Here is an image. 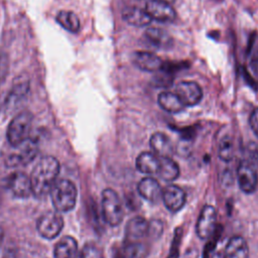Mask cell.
Segmentation results:
<instances>
[{"label": "cell", "mask_w": 258, "mask_h": 258, "mask_svg": "<svg viewBox=\"0 0 258 258\" xmlns=\"http://www.w3.org/2000/svg\"><path fill=\"white\" fill-rule=\"evenodd\" d=\"M59 168L58 160L52 156H44L36 163L30 175L31 191L35 198L41 199L49 194Z\"/></svg>", "instance_id": "cell-1"}, {"label": "cell", "mask_w": 258, "mask_h": 258, "mask_svg": "<svg viewBox=\"0 0 258 258\" xmlns=\"http://www.w3.org/2000/svg\"><path fill=\"white\" fill-rule=\"evenodd\" d=\"M52 205L57 212H69L76 206L78 191L76 185L69 179L54 182L49 191Z\"/></svg>", "instance_id": "cell-2"}, {"label": "cell", "mask_w": 258, "mask_h": 258, "mask_svg": "<svg viewBox=\"0 0 258 258\" xmlns=\"http://www.w3.org/2000/svg\"><path fill=\"white\" fill-rule=\"evenodd\" d=\"M38 153V143L34 138L28 137L21 143L11 146L5 156V163L9 167L23 166L31 162Z\"/></svg>", "instance_id": "cell-3"}, {"label": "cell", "mask_w": 258, "mask_h": 258, "mask_svg": "<svg viewBox=\"0 0 258 258\" xmlns=\"http://www.w3.org/2000/svg\"><path fill=\"white\" fill-rule=\"evenodd\" d=\"M102 213L106 223L112 227L119 226L123 221L122 202L112 188H105L102 192Z\"/></svg>", "instance_id": "cell-4"}, {"label": "cell", "mask_w": 258, "mask_h": 258, "mask_svg": "<svg viewBox=\"0 0 258 258\" xmlns=\"http://www.w3.org/2000/svg\"><path fill=\"white\" fill-rule=\"evenodd\" d=\"M31 123L32 114L28 111H23L17 114L11 120L7 128V140L10 146H15L30 137Z\"/></svg>", "instance_id": "cell-5"}, {"label": "cell", "mask_w": 258, "mask_h": 258, "mask_svg": "<svg viewBox=\"0 0 258 258\" xmlns=\"http://www.w3.org/2000/svg\"><path fill=\"white\" fill-rule=\"evenodd\" d=\"M38 233L45 239H53L63 228V219L58 212H47L43 214L36 223Z\"/></svg>", "instance_id": "cell-6"}, {"label": "cell", "mask_w": 258, "mask_h": 258, "mask_svg": "<svg viewBox=\"0 0 258 258\" xmlns=\"http://www.w3.org/2000/svg\"><path fill=\"white\" fill-rule=\"evenodd\" d=\"M217 212L211 205L203 207L196 225V232L202 240L209 239L216 230Z\"/></svg>", "instance_id": "cell-7"}, {"label": "cell", "mask_w": 258, "mask_h": 258, "mask_svg": "<svg viewBox=\"0 0 258 258\" xmlns=\"http://www.w3.org/2000/svg\"><path fill=\"white\" fill-rule=\"evenodd\" d=\"M237 179L243 192L252 194L258 185V171L249 162L242 159L237 168Z\"/></svg>", "instance_id": "cell-8"}, {"label": "cell", "mask_w": 258, "mask_h": 258, "mask_svg": "<svg viewBox=\"0 0 258 258\" xmlns=\"http://www.w3.org/2000/svg\"><path fill=\"white\" fill-rule=\"evenodd\" d=\"M175 94L184 107L198 105L203 99V90L201 86L192 81H183L176 85Z\"/></svg>", "instance_id": "cell-9"}, {"label": "cell", "mask_w": 258, "mask_h": 258, "mask_svg": "<svg viewBox=\"0 0 258 258\" xmlns=\"http://www.w3.org/2000/svg\"><path fill=\"white\" fill-rule=\"evenodd\" d=\"M145 10L151 19L160 22H170L176 17V11L170 3L165 0H148Z\"/></svg>", "instance_id": "cell-10"}, {"label": "cell", "mask_w": 258, "mask_h": 258, "mask_svg": "<svg viewBox=\"0 0 258 258\" xmlns=\"http://www.w3.org/2000/svg\"><path fill=\"white\" fill-rule=\"evenodd\" d=\"M164 206L171 213L180 211L186 202L185 191L176 184H169L162 189V197Z\"/></svg>", "instance_id": "cell-11"}, {"label": "cell", "mask_w": 258, "mask_h": 258, "mask_svg": "<svg viewBox=\"0 0 258 258\" xmlns=\"http://www.w3.org/2000/svg\"><path fill=\"white\" fill-rule=\"evenodd\" d=\"M131 58L135 67L145 72L157 73L163 66V60L149 51H135L132 53Z\"/></svg>", "instance_id": "cell-12"}, {"label": "cell", "mask_w": 258, "mask_h": 258, "mask_svg": "<svg viewBox=\"0 0 258 258\" xmlns=\"http://www.w3.org/2000/svg\"><path fill=\"white\" fill-rule=\"evenodd\" d=\"M7 186L13 196L20 199L27 198L32 194L30 177L23 172L12 173L7 178Z\"/></svg>", "instance_id": "cell-13"}, {"label": "cell", "mask_w": 258, "mask_h": 258, "mask_svg": "<svg viewBox=\"0 0 258 258\" xmlns=\"http://www.w3.org/2000/svg\"><path fill=\"white\" fill-rule=\"evenodd\" d=\"M162 189L160 183L151 176L143 177L137 185L138 194L150 203H158L161 200Z\"/></svg>", "instance_id": "cell-14"}, {"label": "cell", "mask_w": 258, "mask_h": 258, "mask_svg": "<svg viewBox=\"0 0 258 258\" xmlns=\"http://www.w3.org/2000/svg\"><path fill=\"white\" fill-rule=\"evenodd\" d=\"M149 222L140 216L130 219L125 228L126 241H138L140 238L147 236Z\"/></svg>", "instance_id": "cell-15"}, {"label": "cell", "mask_w": 258, "mask_h": 258, "mask_svg": "<svg viewBox=\"0 0 258 258\" xmlns=\"http://www.w3.org/2000/svg\"><path fill=\"white\" fill-rule=\"evenodd\" d=\"M122 17L128 24L136 27L146 26L152 21L151 17L145 9L143 10L135 6L125 7L122 11Z\"/></svg>", "instance_id": "cell-16"}, {"label": "cell", "mask_w": 258, "mask_h": 258, "mask_svg": "<svg viewBox=\"0 0 258 258\" xmlns=\"http://www.w3.org/2000/svg\"><path fill=\"white\" fill-rule=\"evenodd\" d=\"M150 146L159 157H171L173 154V146L170 139L161 132H155L150 137Z\"/></svg>", "instance_id": "cell-17"}, {"label": "cell", "mask_w": 258, "mask_h": 258, "mask_svg": "<svg viewBox=\"0 0 258 258\" xmlns=\"http://www.w3.org/2000/svg\"><path fill=\"white\" fill-rule=\"evenodd\" d=\"M224 258H249V247L241 236L232 237L225 248Z\"/></svg>", "instance_id": "cell-18"}, {"label": "cell", "mask_w": 258, "mask_h": 258, "mask_svg": "<svg viewBox=\"0 0 258 258\" xmlns=\"http://www.w3.org/2000/svg\"><path fill=\"white\" fill-rule=\"evenodd\" d=\"M136 168L145 174H156L159 166V157L149 151H143L136 157Z\"/></svg>", "instance_id": "cell-19"}, {"label": "cell", "mask_w": 258, "mask_h": 258, "mask_svg": "<svg viewBox=\"0 0 258 258\" xmlns=\"http://www.w3.org/2000/svg\"><path fill=\"white\" fill-rule=\"evenodd\" d=\"M79 249L75 238L66 236L54 247V258H78Z\"/></svg>", "instance_id": "cell-20"}, {"label": "cell", "mask_w": 258, "mask_h": 258, "mask_svg": "<svg viewBox=\"0 0 258 258\" xmlns=\"http://www.w3.org/2000/svg\"><path fill=\"white\" fill-rule=\"evenodd\" d=\"M156 174L165 181H173L179 176V166L171 157H159V166Z\"/></svg>", "instance_id": "cell-21"}, {"label": "cell", "mask_w": 258, "mask_h": 258, "mask_svg": "<svg viewBox=\"0 0 258 258\" xmlns=\"http://www.w3.org/2000/svg\"><path fill=\"white\" fill-rule=\"evenodd\" d=\"M157 102L164 111L171 114L179 113L184 109L183 104L175 93L161 92L157 97Z\"/></svg>", "instance_id": "cell-22"}, {"label": "cell", "mask_w": 258, "mask_h": 258, "mask_svg": "<svg viewBox=\"0 0 258 258\" xmlns=\"http://www.w3.org/2000/svg\"><path fill=\"white\" fill-rule=\"evenodd\" d=\"M145 36L152 44L159 48H167L172 44L171 36L167 33V31L161 28L150 27L146 29Z\"/></svg>", "instance_id": "cell-23"}, {"label": "cell", "mask_w": 258, "mask_h": 258, "mask_svg": "<svg viewBox=\"0 0 258 258\" xmlns=\"http://www.w3.org/2000/svg\"><path fill=\"white\" fill-rule=\"evenodd\" d=\"M148 248L138 241H126L120 251V258H145Z\"/></svg>", "instance_id": "cell-24"}, {"label": "cell", "mask_w": 258, "mask_h": 258, "mask_svg": "<svg viewBox=\"0 0 258 258\" xmlns=\"http://www.w3.org/2000/svg\"><path fill=\"white\" fill-rule=\"evenodd\" d=\"M56 21L59 23L61 27L66 30L76 33L80 30V19L79 17L72 11L61 10L56 15Z\"/></svg>", "instance_id": "cell-25"}, {"label": "cell", "mask_w": 258, "mask_h": 258, "mask_svg": "<svg viewBox=\"0 0 258 258\" xmlns=\"http://www.w3.org/2000/svg\"><path fill=\"white\" fill-rule=\"evenodd\" d=\"M219 157L221 160L225 162H230L235 154V147L233 139L226 135L224 136L219 143Z\"/></svg>", "instance_id": "cell-26"}, {"label": "cell", "mask_w": 258, "mask_h": 258, "mask_svg": "<svg viewBox=\"0 0 258 258\" xmlns=\"http://www.w3.org/2000/svg\"><path fill=\"white\" fill-rule=\"evenodd\" d=\"M80 258H104V254L99 246L94 243H88L83 247Z\"/></svg>", "instance_id": "cell-27"}, {"label": "cell", "mask_w": 258, "mask_h": 258, "mask_svg": "<svg viewBox=\"0 0 258 258\" xmlns=\"http://www.w3.org/2000/svg\"><path fill=\"white\" fill-rule=\"evenodd\" d=\"M163 230V225L160 221L157 220H153L151 222H149V226H148V233L147 236L153 237V238H158Z\"/></svg>", "instance_id": "cell-28"}, {"label": "cell", "mask_w": 258, "mask_h": 258, "mask_svg": "<svg viewBox=\"0 0 258 258\" xmlns=\"http://www.w3.org/2000/svg\"><path fill=\"white\" fill-rule=\"evenodd\" d=\"M8 72H9L8 56L5 53L0 52V84L5 81L8 75Z\"/></svg>", "instance_id": "cell-29"}, {"label": "cell", "mask_w": 258, "mask_h": 258, "mask_svg": "<svg viewBox=\"0 0 258 258\" xmlns=\"http://www.w3.org/2000/svg\"><path fill=\"white\" fill-rule=\"evenodd\" d=\"M243 159H245L247 162H249L258 171V149H256L255 147L248 148L246 155Z\"/></svg>", "instance_id": "cell-30"}, {"label": "cell", "mask_w": 258, "mask_h": 258, "mask_svg": "<svg viewBox=\"0 0 258 258\" xmlns=\"http://www.w3.org/2000/svg\"><path fill=\"white\" fill-rule=\"evenodd\" d=\"M249 124L250 127L252 129V131L254 132V134L258 137V108H255L250 117H249Z\"/></svg>", "instance_id": "cell-31"}, {"label": "cell", "mask_w": 258, "mask_h": 258, "mask_svg": "<svg viewBox=\"0 0 258 258\" xmlns=\"http://www.w3.org/2000/svg\"><path fill=\"white\" fill-rule=\"evenodd\" d=\"M2 238H3V233H2V230L0 229V243L2 241Z\"/></svg>", "instance_id": "cell-32"}]
</instances>
